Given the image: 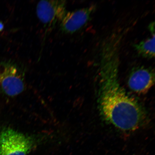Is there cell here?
I'll return each instance as SVG.
<instances>
[{
	"mask_svg": "<svg viewBox=\"0 0 155 155\" xmlns=\"http://www.w3.org/2000/svg\"><path fill=\"white\" fill-rule=\"evenodd\" d=\"M121 43L118 39L107 38L101 48L98 64L99 105L106 120L121 130L131 131L146 123L147 115L141 104L128 94L120 84Z\"/></svg>",
	"mask_w": 155,
	"mask_h": 155,
	"instance_id": "cell-1",
	"label": "cell"
},
{
	"mask_svg": "<svg viewBox=\"0 0 155 155\" xmlns=\"http://www.w3.org/2000/svg\"><path fill=\"white\" fill-rule=\"evenodd\" d=\"M34 145L28 135L8 127L0 129V155H28Z\"/></svg>",
	"mask_w": 155,
	"mask_h": 155,
	"instance_id": "cell-2",
	"label": "cell"
},
{
	"mask_svg": "<svg viewBox=\"0 0 155 155\" xmlns=\"http://www.w3.org/2000/svg\"><path fill=\"white\" fill-rule=\"evenodd\" d=\"M0 88L10 96L18 95L24 91V74L18 65L11 61H0Z\"/></svg>",
	"mask_w": 155,
	"mask_h": 155,
	"instance_id": "cell-3",
	"label": "cell"
},
{
	"mask_svg": "<svg viewBox=\"0 0 155 155\" xmlns=\"http://www.w3.org/2000/svg\"><path fill=\"white\" fill-rule=\"evenodd\" d=\"M66 1H41L37 5L36 14L45 26L50 28L59 23L66 13Z\"/></svg>",
	"mask_w": 155,
	"mask_h": 155,
	"instance_id": "cell-4",
	"label": "cell"
},
{
	"mask_svg": "<svg viewBox=\"0 0 155 155\" xmlns=\"http://www.w3.org/2000/svg\"><path fill=\"white\" fill-rule=\"evenodd\" d=\"M96 8L95 5H92L74 11H67L59 23L61 31L72 34L80 30L88 22Z\"/></svg>",
	"mask_w": 155,
	"mask_h": 155,
	"instance_id": "cell-5",
	"label": "cell"
},
{
	"mask_svg": "<svg viewBox=\"0 0 155 155\" xmlns=\"http://www.w3.org/2000/svg\"><path fill=\"white\" fill-rule=\"evenodd\" d=\"M154 69L144 66L134 67L128 78L127 84L133 92L137 94L146 93L154 84Z\"/></svg>",
	"mask_w": 155,
	"mask_h": 155,
	"instance_id": "cell-6",
	"label": "cell"
},
{
	"mask_svg": "<svg viewBox=\"0 0 155 155\" xmlns=\"http://www.w3.org/2000/svg\"><path fill=\"white\" fill-rule=\"evenodd\" d=\"M135 51L141 57L152 59L155 57V35L133 45Z\"/></svg>",
	"mask_w": 155,
	"mask_h": 155,
	"instance_id": "cell-7",
	"label": "cell"
},
{
	"mask_svg": "<svg viewBox=\"0 0 155 155\" xmlns=\"http://www.w3.org/2000/svg\"><path fill=\"white\" fill-rule=\"evenodd\" d=\"M155 26L154 23L153 22L151 23L148 26V29L151 32L152 35H155Z\"/></svg>",
	"mask_w": 155,
	"mask_h": 155,
	"instance_id": "cell-8",
	"label": "cell"
},
{
	"mask_svg": "<svg viewBox=\"0 0 155 155\" xmlns=\"http://www.w3.org/2000/svg\"><path fill=\"white\" fill-rule=\"evenodd\" d=\"M4 28V26L3 24V23L0 21V32L2 31L3 30Z\"/></svg>",
	"mask_w": 155,
	"mask_h": 155,
	"instance_id": "cell-9",
	"label": "cell"
}]
</instances>
